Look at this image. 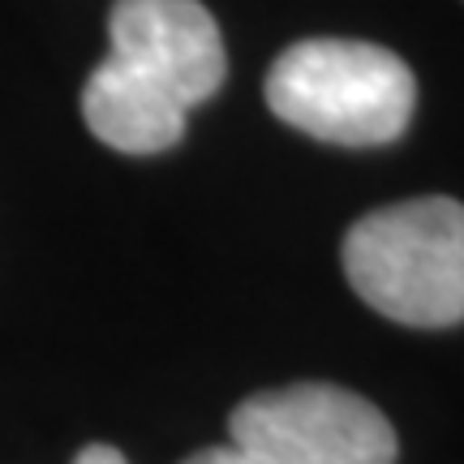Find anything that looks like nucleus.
Returning <instances> with one entry per match:
<instances>
[{
    "mask_svg": "<svg viewBox=\"0 0 464 464\" xmlns=\"http://www.w3.org/2000/svg\"><path fill=\"white\" fill-rule=\"evenodd\" d=\"M344 276L392 323H464V202L409 198L370 211L344 237Z\"/></svg>",
    "mask_w": 464,
    "mask_h": 464,
    "instance_id": "obj_3",
    "label": "nucleus"
},
{
    "mask_svg": "<svg viewBox=\"0 0 464 464\" xmlns=\"http://www.w3.org/2000/svg\"><path fill=\"white\" fill-rule=\"evenodd\" d=\"M73 464H130V460H125L116 448H108V443H91V448L78 451V460Z\"/></svg>",
    "mask_w": 464,
    "mask_h": 464,
    "instance_id": "obj_6",
    "label": "nucleus"
},
{
    "mask_svg": "<svg viewBox=\"0 0 464 464\" xmlns=\"http://www.w3.org/2000/svg\"><path fill=\"white\" fill-rule=\"evenodd\" d=\"M112 52L82 86L86 130L121 155L177 147L185 116L224 86L228 52L198 0H116Z\"/></svg>",
    "mask_w": 464,
    "mask_h": 464,
    "instance_id": "obj_1",
    "label": "nucleus"
},
{
    "mask_svg": "<svg viewBox=\"0 0 464 464\" xmlns=\"http://www.w3.org/2000/svg\"><path fill=\"white\" fill-rule=\"evenodd\" d=\"M185 464H271L266 456H258V451H249V448H241V443H224V448H207V451H198V456H189Z\"/></svg>",
    "mask_w": 464,
    "mask_h": 464,
    "instance_id": "obj_5",
    "label": "nucleus"
},
{
    "mask_svg": "<svg viewBox=\"0 0 464 464\" xmlns=\"http://www.w3.org/2000/svg\"><path fill=\"white\" fill-rule=\"evenodd\" d=\"M228 434L271 464H396L400 451L379 404L335 382H293L241 400Z\"/></svg>",
    "mask_w": 464,
    "mask_h": 464,
    "instance_id": "obj_4",
    "label": "nucleus"
},
{
    "mask_svg": "<svg viewBox=\"0 0 464 464\" xmlns=\"http://www.w3.org/2000/svg\"><path fill=\"white\" fill-rule=\"evenodd\" d=\"M266 108L318 142L387 147L413 121L417 78L379 44L301 39L266 73Z\"/></svg>",
    "mask_w": 464,
    "mask_h": 464,
    "instance_id": "obj_2",
    "label": "nucleus"
}]
</instances>
